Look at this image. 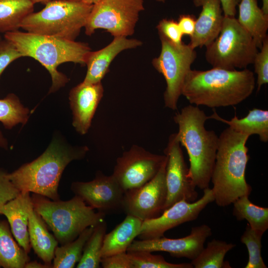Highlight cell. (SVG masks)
Here are the masks:
<instances>
[{
    "label": "cell",
    "instance_id": "obj_1",
    "mask_svg": "<svg viewBox=\"0 0 268 268\" xmlns=\"http://www.w3.org/2000/svg\"><path fill=\"white\" fill-rule=\"evenodd\" d=\"M255 87L254 72L247 68L191 69L185 77L181 95L191 104L214 108L242 102L252 94Z\"/></svg>",
    "mask_w": 268,
    "mask_h": 268
},
{
    "label": "cell",
    "instance_id": "obj_2",
    "mask_svg": "<svg viewBox=\"0 0 268 268\" xmlns=\"http://www.w3.org/2000/svg\"><path fill=\"white\" fill-rule=\"evenodd\" d=\"M249 137L229 127L218 136L211 181L214 201L219 206H227L243 196H249L251 193V186L245 179L249 159L246 144Z\"/></svg>",
    "mask_w": 268,
    "mask_h": 268
},
{
    "label": "cell",
    "instance_id": "obj_3",
    "mask_svg": "<svg viewBox=\"0 0 268 268\" xmlns=\"http://www.w3.org/2000/svg\"><path fill=\"white\" fill-rule=\"evenodd\" d=\"M208 119L203 110L192 105L184 107L173 117L179 128L176 139L189 156V177L201 190L209 188L219 139L214 131L205 128Z\"/></svg>",
    "mask_w": 268,
    "mask_h": 268
},
{
    "label": "cell",
    "instance_id": "obj_4",
    "mask_svg": "<svg viewBox=\"0 0 268 268\" xmlns=\"http://www.w3.org/2000/svg\"><path fill=\"white\" fill-rule=\"evenodd\" d=\"M4 38L10 41L23 57L34 59L47 69L52 81L49 93L59 90L68 81L58 70V67L67 62L84 66L91 51L88 45L83 42L18 30L5 33Z\"/></svg>",
    "mask_w": 268,
    "mask_h": 268
},
{
    "label": "cell",
    "instance_id": "obj_5",
    "mask_svg": "<svg viewBox=\"0 0 268 268\" xmlns=\"http://www.w3.org/2000/svg\"><path fill=\"white\" fill-rule=\"evenodd\" d=\"M87 150L86 147L62 146L54 140L37 159L8 173V178L20 192H32L59 200L58 187L64 169L72 160L82 158Z\"/></svg>",
    "mask_w": 268,
    "mask_h": 268
},
{
    "label": "cell",
    "instance_id": "obj_6",
    "mask_svg": "<svg viewBox=\"0 0 268 268\" xmlns=\"http://www.w3.org/2000/svg\"><path fill=\"white\" fill-rule=\"evenodd\" d=\"M34 209L41 216L61 245L71 242L86 228L104 220L105 214L96 212L79 197L53 201L34 194L31 197Z\"/></svg>",
    "mask_w": 268,
    "mask_h": 268
},
{
    "label": "cell",
    "instance_id": "obj_7",
    "mask_svg": "<svg viewBox=\"0 0 268 268\" xmlns=\"http://www.w3.org/2000/svg\"><path fill=\"white\" fill-rule=\"evenodd\" d=\"M93 5L76 0H53L23 19L26 32L75 40L84 28Z\"/></svg>",
    "mask_w": 268,
    "mask_h": 268
},
{
    "label": "cell",
    "instance_id": "obj_8",
    "mask_svg": "<svg viewBox=\"0 0 268 268\" xmlns=\"http://www.w3.org/2000/svg\"><path fill=\"white\" fill-rule=\"evenodd\" d=\"M258 49L235 17L224 16L218 36L206 46L205 58L212 67L244 69L253 63Z\"/></svg>",
    "mask_w": 268,
    "mask_h": 268
},
{
    "label": "cell",
    "instance_id": "obj_9",
    "mask_svg": "<svg viewBox=\"0 0 268 268\" xmlns=\"http://www.w3.org/2000/svg\"><path fill=\"white\" fill-rule=\"evenodd\" d=\"M159 36L161 52L152 60V64L165 79V106L175 110L185 77L197 58V52L189 44L177 45L161 35Z\"/></svg>",
    "mask_w": 268,
    "mask_h": 268
},
{
    "label": "cell",
    "instance_id": "obj_10",
    "mask_svg": "<svg viewBox=\"0 0 268 268\" xmlns=\"http://www.w3.org/2000/svg\"><path fill=\"white\" fill-rule=\"evenodd\" d=\"M143 10V0H101L93 5L85 33L90 36L102 29L114 37L131 36Z\"/></svg>",
    "mask_w": 268,
    "mask_h": 268
},
{
    "label": "cell",
    "instance_id": "obj_11",
    "mask_svg": "<svg viewBox=\"0 0 268 268\" xmlns=\"http://www.w3.org/2000/svg\"><path fill=\"white\" fill-rule=\"evenodd\" d=\"M166 158L134 145L117 159L114 177L125 192L137 188L151 180Z\"/></svg>",
    "mask_w": 268,
    "mask_h": 268
},
{
    "label": "cell",
    "instance_id": "obj_12",
    "mask_svg": "<svg viewBox=\"0 0 268 268\" xmlns=\"http://www.w3.org/2000/svg\"><path fill=\"white\" fill-rule=\"evenodd\" d=\"M166 162L167 157L156 175L149 181L125 192L123 211L127 215L143 221L156 218L162 212L167 193L165 180Z\"/></svg>",
    "mask_w": 268,
    "mask_h": 268
},
{
    "label": "cell",
    "instance_id": "obj_13",
    "mask_svg": "<svg viewBox=\"0 0 268 268\" xmlns=\"http://www.w3.org/2000/svg\"><path fill=\"white\" fill-rule=\"evenodd\" d=\"M164 152L167 157L165 180L167 193L163 211L181 200L194 202L198 196L196 187L189 177V168L175 133L170 135Z\"/></svg>",
    "mask_w": 268,
    "mask_h": 268
},
{
    "label": "cell",
    "instance_id": "obj_14",
    "mask_svg": "<svg viewBox=\"0 0 268 268\" xmlns=\"http://www.w3.org/2000/svg\"><path fill=\"white\" fill-rule=\"evenodd\" d=\"M203 190V196L199 200L194 202L181 200L163 211L158 217L143 220L138 236L141 240L160 238L169 229L196 219L206 205L214 201L211 189Z\"/></svg>",
    "mask_w": 268,
    "mask_h": 268
},
{
    "label": "cell",
    "instance_id": "obj_15",
    "mask_svg": "<svg viewBox=\"0 0 268 268\" xmlns=\"http://www.w3.org/2000/svg\"><path fill=\"white\" fill-rule=\"evenodd\" d=\"M70 188L86 204L105 215L123 211L125 192L112 175L98 173L92 181L73 182Z\"/></svg>",
    "mask_w": 268,
    "mask_h": 268
},
{
    "label": "cell",
    "instance_id": "obj_16",
    "mask_svg": "<svg viewBox=\"0 0 268 268\" xmlns=\"http://www.w3.org/2000/svg\"><path fill=\"white\" fill-rule=\"evenodd\" d=\"M211 234V228L206 224H202L192 227L190 234L182 238L171 239L163 236L151 239L134 240L127 251L166 252L175 258H186L192 260L199 255L205 240Z\"/></svg>",
    "mask_w": 268,
    "mask_h": 268
},
{
    "label": "cell",
    "instance_id": "obj_17",
    "mask_svg": "<svg viewBox=\"0 0 268 268\" xmlns=\"http://www.w3.org/2000/svg\"><path fill=\"white\" fill-rule=\"evenodd\" d=\"M101 82L82 81L70 91L69 100L72 112V125L81 134L88 131L97 107L103 95Z\"/></svg>",
    "mask_w": 268,
    "mask_h": 268
},
{
    "label": "cell",
    "instance_id": "obj_18",
    "mask_svg": "<svg viewBox=\"0 0 268 268\" xmlns=\"http://www.w3.org/2000/svg\"><path fill=\"white\" fill-rule=\"evenodd\" d=\"M201 10L196 20L195 31L189 43L193 48L206 46L218 36L224 14L220 0H193Z\"/></svg>",
    "mask_w": 268,
    "mask_h": 268
},
{
    "label": "cell",
    "instance_id": "obj_19",
    "mask_svg": "<svg viewBox=\"0 0 268 268\" xmlns=\"http://www.w3.org/2000/svg\"><path fill=\"white\" fill-rule=\"evenodd\" d=\"M142 44L141 41L136 39L115 37L111 43L102 49L93 52L91 51L85 61L87 72L83 81L90 83L101 82L107 73L111 63L118 54Z\"/></svg>",
    "mask_w": 268,
    "mask_h": 268
},
{
    "label": "cell",
    "instance_id": "obj_20",
    "mask_svg": "<svg viewBox=\"0 0 268 268\" xmlns=\"http://www.w3.org/2000/svg\"><path fill=\"white\" fill-rule=\"evenodd\" d=\"M31 202L29 192H21L0 209V214L6 217L16 242L28 254L31 248L28 230V208Z\"/></svg>",
    "mask_w": 268,
    "mask_h": 268
},
{
    "label": "cell",
    "instance_id": "obj_21",
    "mask_svg": "<svg viewBox=\"0 0 268 268\" xmlns=\"http://www.w3.org/2000/svg\"><path fill=\"white\" fill-rule=\"evenodd\" d=\"M28 230L31 247L44 264L52 268V262L58 242L50 233L47 225L34 209L32 202L28 208Z\"/></svg>",
    "mask_w": 268,
    "mask_h": 268
},
{
    "label": "cell",
    "instance_id": "obj_22",
    "mask_svg": "<svg viewBox=\"0 0 268 268\" xmlns=\"http://www.w3.org/2000/svg\"><path fill=\"white\" fill-rule=\"evenodd\" d=\"M142 220L131 215L108 234H106L101 250L102 258L127 252L134 238L138 236Z\"/></svg>",
    "mask_w": 268,
    "mask_h": 268
},
{
    "label": "cell",
    "instance_id": "obj_23",
    "mask_svg": "<svg viewBox=\"0 0 268 268\" xmlns=\"http://www.w3.org/2000/svg\"><path fill=\"white\" fill-rule=\"evenodd\" d=\"M238 6V22L253 37L258 48L261 49L268 36V15L259 6L257 0H240Z\"/></svg>",
    "mask_w": 268,
    "mask_h": 268
},
{
    "label": "cell",
    "instance_id": "obj_24",
    "mask_svg": "<svg viewBox=\"0 0 268 268\" xmlns=\"http://www.w3.org/2000/svg\"><path fill=\"white\" fill-rule=\"evenodd\" d=\"M209 117L226 124L234 131L248 136L253 134L259 135L260 140L264 142L268 141V111L257 108L249 110L248 115L241 119L236 115L230 120H225L220 117L215 110Z\"/></svg>",
    "mask_w": 268,
    "mask_h": 268
},
{
    "label": "cell",
    "instance_id": "obj_25",
    "mask_svg": "<svg viewBox=\"0 0 268 268\" xmlns=\"http://www.w3.org/2000/svg\"><path fill=\"white\" fill-rule=\"evenodd\" d=\"M29 257L14 240L9 225L0 220V267L24 268Z\"/></svg>",
    "mask_w": 268,
    "mask_h": 268
},
{
    "label": "cell",
    "instance_id": "obj_26",
    "mask_svg": "<svg viewBox=\"0 0 268 268\" xmlns=\"http://www.w3.org/2000/svg\"><path fill=\"white\" fill-rule=\"evenodd\" d=\"M30 0H0V32L18 30L23 19L33 12Z\"/></svg>",
    "mask_w": 268,
    "mask_h": 268
},
{
    "label": "cell",
    "instance_id": "obj_27",
    "mask_svg": "<svg viewBox=\"0 0 268 268\" xmlns=\"http://www.w3.org/2000/svg\"><path fill=\"white\" fill-rule=\"evenodd\" d=\"M95 226L84 229L71 242L57 246L53 259L54 268H72L81 258L84 247L91 235Z\"/></svg>",
    "mask_w": 268,
    "mask_h": 268
},
{
    "label": "cell",
    "instance_id": "obj_28",
    "mask_svg": "<svg viewBox=\"0 0 268 268\" xmlns=\"http://www.w3.org/2000/svg\"><path fill=\"white\" fill-rule=\"evenodd\" d=\"M235 246L214 239L207 243L206 247H203L191 263L195 268H230V265L224 259L227 252Z\"/></svg>",
    "mask_w": 268,
    "mask_h": 268
},
{
    "label": "cell",
    "instance_id": "obj_29",
    "mask_svg": "<svg viewBox=\"0 0 268 268\" xmlns=\"http://www.w3.org/2000/svg\"><path fill=\"white\" fill-rule=\"evenodd\" d=\"M233 215L238 220H246L253 229L264 232L268 229V208L257 205L244 195L233 203Z\"/></svg>",
    "mask_w": 268,
    "mask_h": 268
},
{
    "label": "cell",
    "instance_id": "obj_30",
    "mask_svg": "<svg viewBox=\"0 0 268 268\" xmlns=\"http://www.w3.org/2000/svg\"><path fill=\"white\" fill-rule=\"evenodd\" d=\"M107 230L103 220L95 226L94 229L83 248L77 268H98L101 265V250Z\"/></svg>",
    "mask_w": 268,
    "mask_h": 268
},
{
    "label": "cell",
    "instance_id": "obj_31",
    "mask_svg": "<svg viewBox=\"0 0 268 268\" xmlns=\"http://www.w3.org/2000/svg\"><path fill=\"white\" fill-rule=\"evenodd\" d=\"M29 112L14 94H8L0 99V122L7 129H11L20 123L25 124Z\"/></svg>",
    "mask_w": 268,
    "mask_h": 268
},
{
    "label": "cell",
    "instance_id": "obj_32",
    "mask_svg": "<svg viewBox=\"0 0 268 268\" xmlns=\"http://www.w3.org/2000/svg\"><path fill=\"white\" fill-rule=\"evenodd\" d=\"M265 232L252 229L248 223L241 237L249 254L248 262L245 268H267L261 256L262 238Z\"/></svg>",
    "mask_w": 268,
    "mask_h": 268
},
{
    "label": "cell",
    "instance_id": "obj_33",
    "mask_svg": "<svg viewBox=\"0 0 268 268\" xmlns=\"http://www.w3.org/2000/svg\"><path fill=\"white\" fill-rule=\"evenodd\" d=\"M133 268H193L191 263L172 264L146 251H127Z\"/></svg>",
    "mask_w": 268,
    "mask_h": 268
},
{
    "label": "cell",
    "instance_id": "obj_34",
    "mask_svg": "<svg viewBox=\"0 0 268 268\" xmlns=\"http://www.w3.org/2000/svg\"><path fill=\"white\" fill-rule=\"evenodd\" d=\"M257 75V92L268 83V37L264 40L260 51L257 53L253 63Z\"/></svg>",
    "mask_w": 268,
    "mask_h": 268
},
{
    "label": "cell",
    "instance_id": "obj_35",
    "mask_svg": "<svg viewBox=\"0 0 268 268\" xmlns=\"http://www.w3.org/2000/svg\"><path fill=\"white\" fill-rule=\"evenodd\" d=\"M159 35H161L173 43L177 45L182 44V34L177 21L173 19L164 18L157 24Z\"/></svg>",
    "mask_w": 268,
    "mask_h": 268
},
{
    "label": "cell",
    "instance_id": "obj_36",
    "mask_svg": "<svg viewBox=\"0 0 268 268\" xmlns=\"http://www.w3.org/2000/svg\"><path fill=\"white\" fill-rule=\"evenodd\" d=\"M21 57L22 55L10 41L0 40V76L10 63Z\"/></svg>",
    "mask_w": 268,
    "mask_h": 268
},
{
    "label": "cell",
    "instance_id": "obj_37",
    "mask_svg": "<svg viewBox=\"0 0 268 268\" xmlns=\"http://www.w3.org/2000/svg\"><path fill=\"white\" fill-rule=\"evenodd\" d=\"M20 193L8 178V173L0 168V209Z\"/></svg>",
    "mask_w": 268,
    "mask_h": 268
},
{
    "label": "cell",
    "instance_id": "obj_38",
    "mask_svg": "<svg viewBox=\"0 0 268 268\" xmlns=\"http://www.w3.org/2000/svg\"><path fill=\"white\" fill-rule=\"evenodd\" d=\"M101 265L103 268H133L127 252L102 258Z\"/></svg>",
    "mask_w": 268,
    "mask_h": 268
},
{
    "label": "cell",
    "instance_id": "obj_39",
    "mask_svg": "<svg viewBox=\"0 0 268 268\" xmlns=\"http://www.w3.org/2000/svg\"><path fill=\"white\" fill-rule=\"evenodd\" d=\"M196 18L192 14H181L178 24L183 35L191 37L194 33Z\"/></svg>",
    "mask_w": 268,
    "mask_h": 268
},
{
    "label": "cell",
    "instance_id": "obj_40",
    "mask_svg": "<svg viewBox=\"0 0 268 268\" xmlns=\"http://www.w3.org/2000/svg\"><path fill=\"white\" fill-rule=\"evenodd\" d=\"M224 16L235 17L240 0H220Z\"/></svg>",
    "mask_w": 268,
    "mask_h": 268
},
{
    "label": "cell",
    "instance_id": "obj_41",
    "mask_svg": "<svg viewBox=\"0 0 268 268\" xmlns=\"http://www.w3.org/2000/svg\"><path fill=\"white\" fill-rule=\"evenodd\" d=\"M52 267L45 264H42L36 261L28 262L24 266V268H49Z\"/></svg>",
    "mask_w": 268,
    "mask_h": 268
},
{
    "label": "cell",
    "instance_id": "obj_42",
    "mask_svg": "<svg viewBox=\"0 0 268 268\" xmlns=\"http://www.w3.org/2000/svg\"><path fill=\"white\" fill-rule=\"evenodd\" d=\"M7 146V141L0 131V147L5 148Z\"/></svg>",
    "mask_w": 268,
    "mask_h": 268
},
{
    "label": "cell",
    "instance_id": "obj_43",
    "mask_svg": "<svg viewBox=\"0 0 268 268\" xmlns=\"http://www.w3.org/2000/svg\"><path fill=\"white\" fill-rule=\"evenodd\" d=\"M262 9L266 14L268 15V0H262Z\"/></svg>",
    "mask_w": 268,
    "mask_h": 268
},
{
    "label": "cell",
    "instance_id": "obj_44",
    "mask_svg": "<svg viewBox=\"0 0 268 268\" xmlns=\"http://www.w3.org/2000/svg\"><path fill=\"white\" fill-rule=\"evenodd\" d=\"M78 0L81 1L84 3H85L88 4L93 5L98 2L101 0Z\"/></svg>",
    "mask_w": 268,
    "mask_h": 268
},
{
    "label": "cell",
    "instance_id": "obj_45",
    "mask_svg": "<svg viewBox=\"0 0 268 268\" xmlns=\"http://www.w3.org/2000/svg\"><path fill=\"white\" fill-rule=\"evenodd\" d=\"M31 2H32L34 4L36 3H39V2H41V3H44L45 4L46 3L50 1H52V0H30Z\"/></svg>",
    "mask_w": 268,
    "mask_h": 268
},
{
    "label": "cell",
    "instance_id": "obj_46",
    "mask_svg": "<svg viewBox=\"0 0 268 268\" xmlns=\"http://www.w3.org/2000/svg\"><path fill=\"white\" fill-rule=\"evenodd\" d=\"M155 0L158 1V2H165L166 0Z\"/></svg>",
    "mask_w": 268,
    "mask_h": 268
},
{
    "label": "cell",
    "instance_id": "obj_47",
    "mask_svg": "<svg viewBox=\"0 0 268 268\" xmlns=\"http://www.w3.org/2000/svg\"><path fill=\"white\" fill-rule=\"evenodd\" d=\"M1 37H0V40H1Z\"/></svg>",
    "mask_w": 268,
    "mask_h": 268
}]
</instances>
